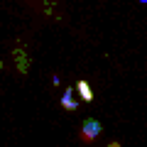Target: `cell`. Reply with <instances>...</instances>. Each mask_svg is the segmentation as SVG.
Wrapping results in <instances>:
<instances>
[{"mask_svg":"<svg viewBox=\"0 0 147 147\" xmlns=\"http://www.w3.org/2000/svg\"><path fill=\"white\" fill-rule=\"evenodd\" d=\"M108 147H123V145H120V142H110Z\"/></svg>","mask_w":147,"mask_h":147,"instance_id":"obj_4","label":"cell"},{"mask_svg":"<svg viewBox=\"0 0 147 147\" xmlns=\"http://www.w3.org/2000/svg\"><path fill=\"white\" fill-rule=\"evenodd\" d=\"M140 3H147V0H140Z\"/></svg>","mask_w":147,"mask_h":147,"instance_id":"obj_5","label":"cell"},{"mask_svg":"<svg viewBox=\"0 0 147 147\" xmlns=\"http://www.w3.org/2000/svg\"><path fill=\"white\" fill-rule=\"evenodd\" d=\"M100 123L96 120V118H86L84 120V125H81V132H79V140L81 142H86V145H91V142L96 140V137L100 135Z\"/></svg>","mask_w":147,"mask_h":147,"instance_id":"obj_1","label":"cell"},{"mask_svg":"<svg viewBox=\"0 0 147 147\" xmlns=\"http://www.w3.org/2000/svg\"><path fill=\"white\" fill-rule=\"evenodd\" d=\"M59 103H61V108H66V110H76L79 108V103L74 100V88H66L61 93V98H59Z\"/></svg>","mask_w":147,"mask_h":147,"instance_id":"obj_2","label":"cell"},{"mask_svg":"<svg viewBox=\"0 0 147 147\" xmlns=\"http://www.w3.org/2000/svg\"><path fill=\"white\" fill-rule=\"evenodd\" d=\"M76 91H79V96L86 100V103H91V100H93V91H91L88 81H79V84H76Z\"/></svg>","mask_w":147,"mask_h":147,"instance_id":"obj_3","label":"cell"}]
</instances>
